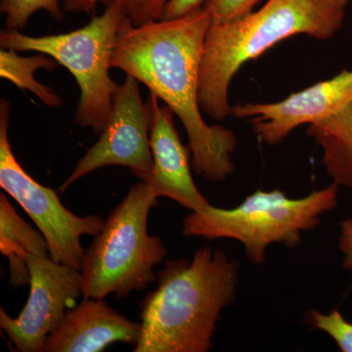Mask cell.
<instances>
[{
	"mask_svg": "<svg viewBox=\"0 0 352 352\" xmlns=\"http://www.w3.org/2000/svg\"><path fill=\"white\" fill-rule=\"evenodd\" d=\"M210 23L203 6L177 19L141 25L127 18L113 50L112 68L135 78L170 108L188 136L194 170L219 182L235 173L237 138L226 127L208 126L201 115L199 80Z\"/></svg>",
	"mask_w": 352,
	"mask_h": 352,
	"instance_id": "1",
	"label": "cell"
},
{
	"mask_svg": "<svg viewBox=\"0 0 352 352\" xmlns=\"http://www.w3.org/2000/svg\"><path fill=\"white\" fill-rule=\"evenodd\" d=\"M239 264L220 250L166 261L157 287L141 302L135 352H207L224 308L235 300Z\"/></svg>",
	"mask_w": 352,
	"mask_h": 352,
	"instance_id": "2",
	"label": "cell"
},
{
	"mask_svg": "<svg viewBox=\"0 0 352 352\" xmlns=\"http://www.w3.org/2000/svg\"><path fill=\"white\" fill-rule=\"evenodd\" d=\"M349 0H268L258 11L233 22L210 23L199 80L201 110L217 120L231 116L228 90L243 65L298 34L320 41L344 25Z\"/></svg>",
	"mask_w": 352,
	"mask_h": 352,
	"instance_id": "3",
	"label": "cell"
},
{
	"mask_svg": "<svg viewBox=\"0 0 352 352\" xmlns=\"http://www.w3.org/2000/svg\"><path fill=\"white\" fill-rule=\"evenodd\" d=\"M339 185L333 182L302 198H289L281 190H258L239 206L221 208L208 205L183 221L185 237L207 240L230 239L244 245L252 264L265 263L266 251L273 244L296 248L302 233L314 230L321 217L336 208Z\"/></svg>",
	"mask_w": 352,
	"mask_h": 352,
	"instance_id": "4",
	"label": "cell"
},
{
	"mask_svg": "<svg viewBox=\"0 0 352 352\" xmlns=\"http://www.w3.org/2000/svg\"><path fill=\"white\" fill-rule=\"evenodd\" d=\"M157 198L141 180L109 215L85 252L80 270L83 298L115 295L122 300L157 281L155 267L168 256L161 238L148 234V217Z\"/></svg>",
	"mask_w": 352,
	"mask_h": 352,
	"instance_id": "5",
	"label": "cell"
},
{
	"mask_svg": "<svg viewBox=\"0 0 352 352\" xmlns=\"http://www.w3.org/2000/svg\"><path fill=\"white\" fill-rule=\"evenodd\" d=\"M127 16L116 3L106 4L100 16L85 27L53 36H25L16 30L0 32V45L6 50L36 51L68 69L80 89L75 113L76 124L91 127L100 134L112 110L120 85L109 75L118 36Z\"/></svg>",
	"mask_w": 352,
	"mask_h": 352,
	"instance_id": "6",
	"label": "cell"
},
{
	"mask_svg": "<svg viewBox=\"0 0 352 352\" xmlns=\"http://www.w3.org/2000/svg\"><path fill=\"white\" fill-rule=\"evenodd\" d=\"M10 103L0 104V187L24 208L43 234L50 256L56 263L82 270L85 258L80 238L101 232L105 220L99 215L78 217L69 212L54 190L32 179L14 156L8 138Z\"/></svg>",
	"mask_w": 352,
	"mask_h": 352,
	"instance_id": "7",
	"label": "cell"
},
{
	"mask_svg": "<svg viewBox=\"0 0 352 352\" xmlns=\"http://www.w3.org/2000/svg\"><path fill=\"white\" fill-rule=\"evenodd\" d=\"M138 83L135 78L126 75L113 95L112 110L100 138L80 160L60 192L67 191L78 179L104 166L131 168L138 178L152 170V113L149 103H143Z\"/></svg>",
	"mask_w": 352,
	"mask_h": 352,
	"instance_id": "8",
	"label": "cell"
},
{
	"mask_svg": "<svg viewBox=\"0 0 352 352\" xmlns=\"http://www.w3.org/2000/svg\"><path fill=\"white\" fill-rule=\"evenodd\" d=\"M29 300L17 318L0 309V328L16 351L43 352L48 336L82 295L80 270L56 263L50 256L29 254Z\"/></svg>",
	"mask_w": 352,
	"mask_h": 352,
	"instance_id": "9",
	"label": "cell"
},
{
	"mask_svg": "<svg viewBox=\"0 0 352 352\" xmlns=\"http://www.w3.org/2000/svg\"><path fill=\"white\" fill-rule=\"evenodd\" d=\"M352 102V69H344L275 103H244L231 107V117L251 122L259 141L275 146L300 126L331 117Z\"/></svg>",
	"mask_w": 352,
	"mask_h": 352,
	"instance_id": "10",
	"label": "cell"
},
{
	"mask_svg": "<svg viewBox=\"0 0 352 352\" xmlns=\"http://www.w3.org/2000/svg\"><path fill=\"white\" fill-rule=\"evenodd\" d=\"M152 113L150 142L152 170L139 179L147 183L157 197H166L183 208L196 212L208 207L210 201L197 188L190 168V148L183 145L175 129L173 112L161 105L156 95L150 94Z\"/></svg>",
	"mask_w": 352,
	"mask_h": 352,
	"instance_id": "11",
	"label": "cell"
},
{
	"mask_svg": "<svg viewBox=\"0 0 352 352\" xmlns=\"http://www.w3.org/2000/svg\"><path fill=\"white\" fill-rule=\"evenodd\" d=\"M141 323L116 311L104 298H85L48 336L43 352H100L113 342L136 346Z\"/></svg>",
	"mask_w": 352,
	"mask_h": 352,
	"instance_id": "12",
	"label": "cell"
},
{
	"mask_svg": "<svg viewBox=\"0 0 352 352\" xmlns=\"http://www.w3.org/2000/svg\"><path fill=\"white\" fill-rule=\"evenodd\" d=\"M0 252L10 265V283L14 287L30 284L28 256H50L47 241L16 212L7 197L0 195Z\"/></svg>",
	"mask_w": 352,
	"mask_h": 352,
	"instance_id": "13",
	"label": "cell"
},
{
	"mask_svg": "<svg viewBox=\"0 0 352 352\" xmlns=\"http://www.w3.org/2000/svg\"><path fill=\"white\" fill-rule=\"evenodd\" d=\"M307 134L321 148L322 163L333 182L352 190V102L308 126Z\"/></svg>",
	"mask_w": 352,
	"mask_h": 352,
	"instance_id": "14",
	"label": "cell"
},
{
	"mask_svg": "<svg viewBox=\"0 0 352 352\" xmlns=\"http://www.w3.org/2000/svg\"><path fill=\"white\" fill-rule=\"evenodd\" d=\"M48 55L39 53L32 57H22L17 51L1 48L0 51V76L14 83L20 89H25L36 94L45 105L57 108L62 105V99L53 91L52 88L41 85L34 78L36 69L51 71L58 66L56 60Z\"/></svg>",
	"mask_w": 352,
	"mask_h": 352,
	"instance_id": "15",
	"label": "cell"
},
{
	"mask_svg": "<svg viewBox=\"0 0 352 352\" xmlns=\"http://www.w3.org/2000/svg\"><path fill=\"white\" fill-rule=\"evenodd\" d=\"M61 0H1L0 12L6 15L7 30L24 29L32 14L45 10L52 19L61 21L65 17Z\"/></svg>",
	"mask_w": 352,
	"mask_h": 352,
	"instance_id": "16",
	"label": "cell"
},
{
	"mask_svg": "<svg viewBox=\"0 0 352 352\" xmlns=\"http://www.w3.org/2000/svg\"><path fill=\"white\" fill-rule=\"evenodd\" d=\"M305 319L310 327L327 333L340 351L352 352V323L347 321L339 310L323 314L311 309L307 311Z\"/></svg>",
	"mask_w": 352,
	"mask_h": 352,
	"instance_id": "17",
	"label": "cell"
},
{
	"mask_svg": "<svg viewBox=\"0 0 352 352\" xmlns=\"http://www.w3.org/2000/svg\"><path fill=\"white\" fill-rule=\"evenodd\" d=\"M168 0H105L104 4L116 3L122 7L133 25L161 20Z\"/></svg>",
	"mask_w": 352,
	"mask_h": 352,
	"instance_id": "18",
	"label": "cell"
},
{
	"mask_svg": "<svg viewBox=\"0 0 352 352\" xmlns=\"http://www.w3.org/2000/svg\"><path fill=\"white\" fill-rule=\"evenodd\" d=\"M258 1L259 0H205L203 7L210 13L212 23L224 24L249 15Z\"/></svg>",
	"mask_w": 352,
	"mask_h": 352,
	"instance_id": "19",
	"label": "cell"
},
{
	"mask_svg": "<svg viewBox=\"0 0 352 352\" xmlns=\"http://www.w3.org/2000/svg\"><path fill=\"white\" fill-rule=\"evenodd\" d=\"M338 245L342 254V268L352 272V219L340 222Z\"/></svg>",
	"mask_w": 352,
	"mask_h": 352,
	"instance_id": "20",
	"label": "cell"
},
{
	"mask_svg": "<svg viewBox=\"0 0 352 352\" xmlns=\"http://www.w3.org/2000/svg\"><path fill=\"white\" fill-rule=\"evenodd\" d=\"M205 0H168L161 20H173L182 17L203 6Z\"/></svg>",
	"mask_w": 352,
	"mask_h": 352,
	"instance_id": "21",
	"label": "cell"
},
{
	"mask_svg": "<svg viewBox=\"0 0 352 352\" xmlns=\"http://www.w3.org/2000/svg\"><path fill=\"white\" fill-rule=\"evenodd\" d=\"M104 2L105 0H63V9L68 13L92 14L97 6Z\"/></svg>",
	"mask_w": 352,
	"mask_h": 352,
	"instance_id": "22",
	"label": "cell"
}]
</instances>
